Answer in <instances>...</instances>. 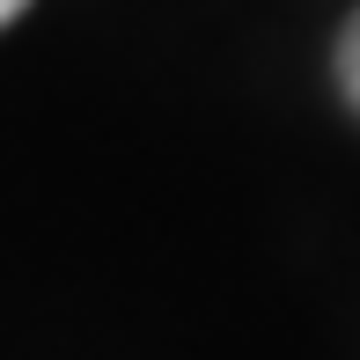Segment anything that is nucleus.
<instances>
[{"mask_svg": "<svg viewBox=\"0 0 360 360\" xmlns=\"http://www.w3.org/2000/svg\"><path fill=\"white\" fill-rule=\"evenodd\" d=\"M22 8H30V0H0V30H8L15 15H22Z\"/></svg>", "mask_w": 360, "mask_h": 360, "instance_id": "obj_2", "label": "nucleus"}, {"mask_svg": "<svg viewBox=\"0 0 360 360\" xmlns=\"http://www.w3.org/2000/svg\"><path fill=\"white\" fill-rule=\"evenodd\" d=\"M331 81H338V96H346V110L360 118V8L346 15V30H338V44H331Z\"/></svg>", "mask_w": 360, "mask_h": 360, "instance_id": "obj_1", "label": "nucleus"}]
</instances>
